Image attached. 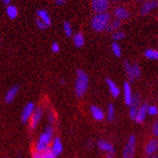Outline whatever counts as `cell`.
<instances>
[{"instance_id":"18","label":"cell","mask_w":158,"mask_h":158,"mask_svg":"<svg viewBox=\"0 0 158 158\" xmlns=\"http://www.w3.org/2000/svg\"><path fill=\"white\" fill-rule=\"evenodd\" d=\"M90 114L92 115V118L97 121H101L105 118L104 112H103L102 110L97 106H91L90 107Z\"/></svg>"},{"instance_id":"1","label":"cell","mask_w":158,"mask_h":158,"mask_svg":"<svg viewBox=\"0 0 158 158\" xmlns=\"http://www.w3.org/2000/svg\"><path fill=\"white\" fill-rule=\"evenodd\" d=\"M54 129L52 124H49L44 130V132L39 136V138L35 143V150L38 152H43L50 148L53 140Z\"/></svg>"},{"instance_id":"12","label":"cell","mask_w":158,"mask_h":158,"mask_svg":"<svg viewBox=\"0 0 158 158\" xmlns=\"http://www.w3.org/2000/svg\"><path fill=\"white\" fill-rule=\"evenodd\" d=\"M148 105L147 103H143V104L141 105L139 111H138V114H137V116L135 118V121L137 123H143L145 121L147 115H148Z\"/></svg>"},{"instance_id":"3","label":"cell","mask_w":158,"mask_h":158,"mask_svg":"<svg viewBox=\"0 0 158 158\" xmlns=\"http://www.w3.org/2000/svg\"><path fill=\"white\" fill-rule=\"evenodd\" d=\"M89 79L88 76L82 70H77V79L75 82V93L78 97H82L88 89Z\"/></svg>"},{"instance_id":"23","label":"cell","mask_w":158,"mask_h":158,"mask_svg":"<svg viewBox=\"0 0 158 158\" xmlns=\"http://www.w3.org/2000/svg\"><path fill=\"white\" fill-rule=\"evenodd\" d=\"M124 69L127 75V78L130 81H133L135 80L134 73H133V66L130 64L128 61H124Z\"/></svg>"},{"instance_id":"34","label":"cell","mask_w":158,"mask_h":158,"mask_svg":"<svg viewBox=\"0 0 158 158\" xmlns=\"http://www.w3.org/2000/svg\"><path fill=\"white\" fill-rule=\"evenodd\" d=\"M152 135L154 137H157L158 138V120L155 121L153 124H152Z\"/></svg>"},{"instance_id":"37","label":"cell","mask_w":158,"mask_h":158,"mask_svg":"<svg viewBox=\"0 0 158 158\" xmlns=\"http://www.w3.org/2000/svg\"><path fill=\"white\" fill-rule=\"evenodd\" d=\"M66 0H56V4L57 6H62L63 4H65Z\"/></svg>"},{"instance_id":"26","label":"cell","mask_w":158,"mask_h":158,"mask_svg":"<svg viewBox=\"0 0 158 158\" xmlns=\"http://www.w3.org/2000/svg\"><path fill=\"white\" fill-rule=\"evenodd\" d=\"M63 31L67 37H71L73 35V28L69 22H64L63 23Z\"/></svg>"},{"instance_id":"46","label":"cell","mask_w":158,"mask_h":158,"mask_svg":"<svg viewBox=\"0 0 158 158\" xmlns=\"http://www.w3.org/2000/svg\"><path fill=\"white\" fill-rule=\"evenodd\" d=\"M157 2H158V0H157Z\"/></svg>"},{"instance_id":"41","label":"cell","mask_w":158,"mask_h":158,"mask_svg":"<svg viewBox=\"0 0 158 158\" xmlns=\"http://www.w3.org/2000/svg\"><path fill=\"white\" fill-rule=\"evenodd\" d=\"M106 158H114V156L113 155V153H108V155L106 156Z\"/></svg>"},{"instance_id":"35","label":"cell","mask_w":158,"mask_h":158,"mask_svg":"<svg viewBox=\"0 0 158 158\" xmlns=\"http://www.w3.org/2000/svg\"><path fill=\"white\" fill-rule=\"evenodd\" d=\"M54 119H56V118H54V113L50 112L49 114H48V120H49L50 124H52L53 121H54Z\"/></svg>"},{"instance_id":"11","label":"cell","mask_w":158,"mask_h":158,"mask_svg":"<svg viewBox=\"0 0 158 158\" xmlns=\"http://www.w3.org/2000/svg\"><path fill=\"white\" fill-rule=\"evenodd\" d=\"M158 150V140L150 139L145 146V152L147 155H153Z\"/></svg>"},{"instance_id":"43","label":"cell","mask_w":158,"mask_h":158,"mask_svg":"<svg viewBox=\"0 0 158 158\" xmlns=\"http://www.w3.org/2000/svg\"><path fill=\"white\" fill-rule=\"evenodd\" d=\"M60 82H61V85H64V84H65L64 79H61V80H60Z\"/></svg>"},{"instance_id":"44","label":"cell","mask_w":158,"mask_h":158,"mask_svg":"<svg viewBox=\"0 0 158 158\" xmlns=\"http://www.w3.org/2000/svg\"><path fill=\"white\" fill-rule=\"evenodd\" d=\"M0 46H1V41H0Z\"/></svg>"},{"instance_id":"38","label":"cell","mask_w":158,"mask_h":158,"mask_svg":"<svg viewBox=\"0 0 158 158\" xmlns=\"http://www.w3.org/2000/svg\"><path fill=\"white\" fill-rule=\"evenodd\" d=\"M87 147H88V148H90L93 147V142H92L91 140H90V141H87Z\"/></svg>"},{"instance_id":"30","label":"cell","mask_w":158,"mask_h":158,"mask_svg":"<svg viewBox=\"0 0 158 158\" xmlns=\"http://www.w3.org/2000/svg\"><path fill=\"white\" fill-rule=\"evenodd\" d=\"M133 66V73H134V77H135V79H140L141 78V74H142V71H141V68H140V66L137 64V63H135L134 65H132Z\"/></svg>"},{"instance_id":"9","label":"cell","mask_w":158,"mask_h":158,"mask_svg":"<svg viewBox=\"0 0 158 158\" xmlns=\"http://www.w3.org/2000/svg\"><path fill=\"white\" fill-rule=\"evenodd\" d=\"M157 7H158V2L156 1V0H153V1L143 2V5L141 6V8H140L141 16H147L148 14H149L154 9H156Z\"/></svg>"},{"instance_id":"10","label":"cell","mask_w":158,"mask_h":158,"mask_svg":"<svg viewBox=\"0 0 158 158\" xmlns=\"http://www.w3.org/2000/svg\"><path fill=\"white\" fill-rule=\"evenodd\" d=\"M114 19H118V20H125L127 19H129L130 17V12L123 6H118L114 10Z\"/></svg>"},{"instance_id":"24","label":"cell","mask_w":158,"mask_h":158,"mask_svg":"<svg viewBox=\"0 0 158 158\" xmlns=\"http://www.w3.org/2000/svg\"><path fill=\"white\" fill-rule=\"evenodd\" d=\"M145 56L150 60H158V51L153 49H148L145 52Z\"/></svg>"},{"instance_id":"22","label":"cell","mask_w":158,"mask_h":158,"mask_svg":"<svg viewBox=\"0 0 158 158\" xmlns=\"http://www.w3.org/2000/svg\"><path fill=\"white\" fill-rule=\"evenodd\" d=\"M120 25H121V22H120V20L114 19H113V20H111V22H110V23H109V25L107 27V30L106 31H108V32L118 31V28L120 27Z\"/></svg>"},{"instance_id":"36","label":"cell","mask_w":158,"mask_h":158,"mask_svg":"<svg viewBox=\"0 0 158 158\" xmlns=\"http://www.w3.org/2000/svg\"><path fill=\"white\" fill-rule=\"evenodd\" d=\"M32 158H43V156H42V153L35 150V152H33L32 153Z\"/></svg>"},{"instance_id":"25","label":"cell","mask_w":158,"mask_h":158,"mask_svg":"<svg viewBox=\"0 0 158 158\" xmlns=\"http://www.w3.org/2000/svg\"><path fill=\"white\" fill-rule=\"evenodd\" d=\"M112 52H113V53L114 54V56H116V57H120L121 56V54H122V52H121V48H120V46L116 43V42H114L113 44H112Z\"/></svg>"},{"instance_id":"5","label":"cell","mask_w":158,"mask_h":158,"mask_svg":"<svg viewBox=\"0 0 158 158\" xmlns=\"http://www.w3.org/2000/svg\"><path fill=\"white\" fill-rule=\"evenodd\" d=\"M43 114H44V111L42 107H36L35 111H34L33 114L31 115V118L28 121V125L31 130H35L37 128L41 119L43 118Z\"/></svg>"},{"instance_id":"21","label":"cell","mask_w":158,"mask_h":158,"mask_svg":"<svg viewBox=\"0 0 158 158\" xmlns=\"http://www.w3.org/2000/svg\"><path fill=\"white\" fill-rule=\"evenodd\" d=\"M73 43L77 48H81L85 45V37L81 32H78L73 36Z\"/></svg>"},{"instance_id":"39","label":"cell","mask_w":158,"mask_h":158,"mask_svg":"<svg viewBox=\"0 0 158 158\" xmlns=\"http://www.w3.org/2000/svg\"><path fill=\"white\" fill-rule=\"evenodd\" d=\"M1 1H2V3H4L5 5H7V6H8V5H10V2H11V0H1Z\"/></svg>"},{"instance_id":"19","label":"cell","mask_w":158,"mask_h":158,"mask_svg":"<svg viewBox=\"0 0 158 158\" xmlns=\"http://www.w3.org/2000/svg\"><path fill=\"white\" fill-rule=\"evenodd\" d=\"M106 82H107L108 87L110 89V92H111V94L113 95V97H114V98L118 97V95L120 93V89L115 85V82L111 79H106Z\"/></svg>"},{"instance_id":"20","label":"cell","mask_w":158,"mask_h":158,"mask_svg":"<svg viewBox=\"0 0 158 158\" xmlns=\"http://www.w3.org/2000/svg\"><path fill=\"white\" fill-rule=\"evenodd\" d=\"M6 14L9 19H16L19 15V10L15 5H8L6 8Z\"/></svg>"},{"instance_id":"33","label":"cell","mask_w":158,"mask_h":158,"mask_svg":"<svg viewBox=\"0 0 158 158\" xmlns=\"http://www.w3.org/2000/svg\"><path fill=\"white\" fill-rule=\"evenodd\" d=\"M51 49H52V52H54V53H58L60 52V46L58 43L56 42H54L52 44V47H51Z\"/></svg>"},{"instance_id":"29","label":"cell","mask_w":158,"mask_h":158,"mask_svg":"<svg viewBox=\"0 0 158 158\" xmlns=\"http://www.w3.org/2000/svg\"><path fill=\"white\" fill-rule=\"evenodd\" d=\"M124 37H125V34H124V32H122V31H114V33H113V39L115 41H120V40H122V39H124Z\"/></svg>"},{"instance_id":"27","label":"cell","mask_w":158,"mask_h":158,"mask_svg":"<svg viewBox=\"0 0 158 158\" xmlns=\"http://www.w3.org/2000/svg\"><path fill=\"white\" fill-rule=\"evenodd\" d=\"M107 118L109 121H113L114 118V107L113 104H110L108 107V114H107Z\"/></svg>"},{"instance_id":"7","label":"cell","mask_w":158,"mask_h":158,"mask_svg":"<svg viewBox=\"0 0 158 158\" xmlns=\"http://www.w3.org/2000/svg\"><path fill=\"white\" fill-rule=\"evenodd\" d=\"M35 109H36V107L33 102H28L23 108L22 114H20V119H22L23 123H28L31 115L33 114L34 111H35Z\"/></svg>"},{"instance_id":"45","label":"cell","mask_w":158,"mask_h":158,"mask_svg":"<svg viewBox=\"0 0 158 158\" xmlns=\"http://www.w3.org/2000/svg\"><path fill=\"white\" fill-rule=\"evenodd\" d=\"M6 158H8V157H6Z\"/></svg>"},{"instance_id":"32","label":"cell","mask_w":158,"mask_h":158,"mask_svg":"<svg viewBox=\"0 0 158 158\" xmlns=\"http://www.w3.org/2000/svg\"><path fill=\"white\" fill-rule=\"evenodd\" d=\"M36 25H37V27H38L40 30H45V29L48 28V26L42 22V20L39 19H36Z\"/></svg>"},{"instance_id":"2","label":"cell","mask_w":158,"mask_h":158,"mask_svg":"<svg viewBox=\"0 0 158 158\" xmlns=\"http://www.w3.org/2000/svg\"><path fill=\"white\" fill-rule=\"evenodd\" d=\"M111 20H112V16L108 12L95 14V16L91 19V26L96 32L106 31Z\"/></svg>"},{"instance_id":"42","label":"cell","mask_w":158,"mask_h":158,"mask_svg":"<svg viewBox=\"0 0 158 158\" xmlns=\"http://www.w3.org/2000/svg\"><path fill=\"white\" fill-rule=\"evenodd\" d=\"M139 2H146V1H153V0H137Z\"/></svg>"},{"instance_id":"15","label":"cell","mask_w":158,"mask_h":158,"mask_svg":"<svg viewBox=\"0 0 158 158\" xmlns=\"http://www.w3.org/2000/svg\"><path fill=\"white\" fill-rule=\"evenodd\" d=\"M123 93H124L125 104L127 106H130V104H131V102H132V99H133V94H132L131 86H130L128 81L124 82V85H123Z\"/></svg>"},{"instance_id":"8","label":"cell","mask_w":158,"mask_h":158,"mask_svg":"<svg viewBox=\"0 0 158 158\" xmlns=\"http://www.w3.org/2000/svg\"><path fill=\"white\" fill-rule=\"evenodd\" d=\"M130 110H129V116L130 118L135 120L137 114H138V111L141 107V100H140V95L137 93L136 95H133V99L131 104H130Z\"/></svg>"},{"instance_id":"16","label":"cell","mask_w":158,"mask_h":158,"mask_svg":"<svg viewBox=\"0 0 158 158\" xmlns=\"http://www.w3.org/2000/svg\"><path fill=\"white\" fill-rule=\"evenodd\" d=\"M36 15H37V19H39L42 20V22H43L48 27H49V26L52 24V19H51V16L49 15V13H48L46 10H44V9L37 10Z\"/></svg>"},{"instance_id":"17","label":"cell","mask_w":158,"mask_h":158,"mask_svg":"<svg viewBox=\"0 0 158 158\" xmlns=\"http://www.w3.org/2000/svg\"><path fill=\"white\" fill-rule=\"evenodd\" d=\"M98 148L102 150V152H107V153H114V148L111 143L105 141V140H99L97 142Z\"/></svg>"},{"instance_id":"4","label":"cell","mask_w":158,"mask_h":158,"mask_svg":"<svg viewBox=\"0 0 158 158\" xmlns=\"http://www.w3.org/2000/svg\"><path fill=\"white\" fill-rule=\"evenodd\" d=\"M136 150V137L135 135H131L127 141L126 146L123 148L122 156L123 158H134Z\"/></svg>"},{"instance_id":"28","label":"cell","mask_w":158,"mask_h":158,"mask_svg":"<svg viewBox=\"0 0 158 158\" xmlns=\"http://www.w3.org/2000/svg\"><path fill=\"white\" fill-rule=\"evenodd\" d=\"M41 153H42L43 158H57V155L52 152L51 148H49L48 149H46L45 152H41Z\"/></svg>"},{"instance_id":"13","label":"cell","mask_w":158,"mask_h":158,"mask_svg":"<svg viewBox=\"0 0 158 158\" xmlns=\"http://www.w3.org/2000/svg\"><path fill=\"white\" fill-rule=\"evenodd\" d=\"M52 148V152L56 153L57 156L60 155L63 152V143H62V141L60 140V138L58 137H56V138H53L52 142V145L50 147Z\"/></svg>"},{"instance_id":"31","label":"cell","mask_w":158,"mask_h":158,"mask_svg":"<svg viewBox=\"0 0 158 158\" xmlns=\"http://www.w3.org/2000/svg\"><path fill=\"white\" fill-rule=\"evenodd\" d=\"M148 114L149 115H156L158 114V108L156 106H148Z\"/></svg>"},{"instance_id":"14","label":"cell","mask_w":158,"mask_h":158,"mask_svg":"<svg viewBox=\"0 0 158 158\" xmlns=\"http://www.w3.org/2000/svg\"><path fill=\"white\" fill-rule=\"evenodd\" d=\"M19 93V86L18 85H14L11 88L8 89V91L5 94V103L7 104H10L14 100L16 99Z\"/></svg>"},{"instance_id":"40","label":"cell","mask_w":158,"mask_h":158,"mask_svg":"<svg viewBox=\"0 0 158 158\" xmlns=\"http://www.w3.org/2000/svg\"><path fill=\"white\" fill-rule=\"evenodd\" d=\"M147 158H158V155H156V154H153V155H148Z\"/></svg>"},{"instance_id":"6","label":"cell","mask_w":158,"mask_h":158,"mask_svg":"<svg viewBox=\"0 0 158 158\" xmlns=\"http://www.w3.org/2000/svg\"><path fill=\"white\" fill-rule=\"evenodd\" d=\"M110 3V0H91V7L95 14H101L108 11Z\"/></svg>"}]
</instances>
